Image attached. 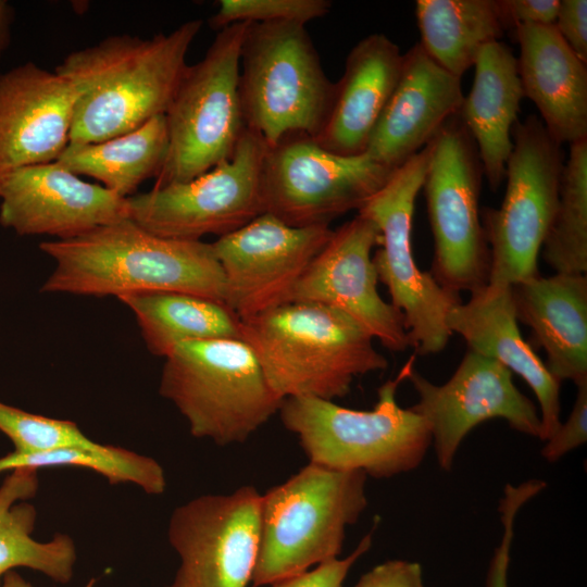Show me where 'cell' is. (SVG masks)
Wrapping results in <instances>:
<instances>
[{"label":"cell","instance_id":"cell-11","mask_svg":"<svg viewBox=\"0 0 587 587\" xmlns=\"http://www.w3.org/2000/svg\"><path fill=\"white\" fill-rule=\"evenodd\" d=\"M428 161L426 146L396 168L358 211L380 232L373 263L378 280L388 289L390 303L404 316L410 347L419 355L436 354L446 348L452 335L446 324L447 315L462 302L458 294L440 286L430 273L421 271L413 255V213Z\"/></svg>","mask_w":587,"mask_h":587},{"label":"cell","instance_id":"cell-9","mask_svg":"<svg viewBox=\"0 0 587 587\" xmlns=\"http://www.w3.org/2000/svg\"><path fill=\"white\" fill-rule=\"evenodd\" d=\"M512 140L501 207L480 211L490 251L488 285L496 287L539 275L538 257L557 211L564 165L561 145L534 114L515 124Z\"/></svg>","mask_w":587,"mask_h":587},{"label":"cell","instance_id":"cell-31","mask_svg":"<svg viewBox=\"0 0 587 587\" xmlns=\"http://www.w3.org/2000/svg\"><path fill=\"white\" fill-rule=\"evenodd\" d=\"M61 465L92 470L112 485L133 483L148 495H161L166 487L164 471L154 459L99 442L92 447H67L36 453L13 451L0 458V473Z\"/></svg>","mask_w":587,"mask_h":587},{"label":"cell","instance_id":"cell-16","mask_svg":"<svg viewBox=\"0 0 587 587\" xmlns=\"http://www.w3.org/2000/svg\"><path fill=\"white\" fill-rule=\"evenodd\" d=\"M329 226L294 227L264 212L212 242L225 280V304L248 319L288 303L309 264L333 235Z\"/></svg>","mask_w":587,"mask_h":587},{"label":"cell","instance_id":"cell-29","mask_svg":"<svg viewBox=\"0 0 587 587\" xmlns=\"http://www.w3.org/2000/svg\"><path fill=\"white\" fill-rule=\"evenodd\" d=\"M415 15L423 50L460 78L505 30L497 0H417Z\"/></svg>","mask_w":587,"mask_h":587},{"label":"cell","instance_id":"cell-38","mask_svg":"<svg viewBox=\"0 0 587 587\" xmlns=\"http://www.w3.org/2000/svg\"><path fill=\"white\" fill-rule=\"evenodd\" d=\"M354 587H426L422 566L408 560H389L361 576Z\"/></svg>","mask_w":587,"mask_h":587},{"label":"cell","instance_id":"cell-23","mask_svg":"<svg viewBox=\"0 0 587 587\" xmlns=\"http://www.w3.org/2000/svg\"><path fill=\"white\" fill-rule=\"evenodd\" d=\"M402 64L399 47L382 33L357 42L335 83L325 122L313 139L341 155L365 152L374 127L396 86Z\"/></svg>","mask_w":587,"mask_h":587},{"label":"cell","instance_id":"cell-15","mask_svg":"<svg viewBox=\"0 0 587 587\" xmlns=\"http://www.w3.org/2000/svg\"><path fill=\"white\" fill-rule=\"evenodd\" d=\"M417 402L411 409L427 424L438 464L452 469L467 434L492 419L540 439L541 422L534 402L514 385L512 373L500 362L467 350L452 376L434 384L412 369L408 378Z\"/></svg>","mask_w":587,"mask_h":587},{"label":"cell","instance_id":"cell-33","mask_svg":"<svg viewBox=\"0 0 587 587\" xmlns=\"http://www.w3.org/2000/svg\"><path fill=\"white\" fill-rule=\"evenodd\" d=\"M218 8L209 20L214 29L235 23L308 22L327 15L328 0H220Z\"/></svg>","mask_w":587,"mask_h":587},{"label":"cell","instance_id":"cell-41","mask_svg":"<svg viewBox=\"0 0 587 587\" xmlns=\"http://www.w3.org/2000/svg\"><path fill=\"white\" fill-rule=\"evenodd\" d=\"M0 587H33L29 582L17 574L15 571L8 572L1 582Z\"/></svg>","mask_w":587,"mask_h":587},{"label":"cell","instance_id":"cell-40","mask_svg":"<svg viewBox=\"0 0 587 587\" xmlns=\"http://www.w3.org/2000/svg\"><path fill=\"white\" fill-rule=\"evenodd\" d=\"M14 10L7 0H0V59L11 41Z\"/></svg>","mask_w":587,"mask_h":587},{"label":"cell","instance_id":"cell-27","mask_svg":"<svg viewBox=\"0 0 587 587\" xmlns=\"http://www.w3.org/2000/svg\"><path fill=\"white\" fill-rule=\"evenodd\" d=\"M38 489L37 470L16 469L0 487V585L15 567L40 572L55 583L66 584L74 574L76 548L71 537L57 534L38 541L32 533L36 509L27 499Z\"/></svg>","mask_w":587,"mask_h":587},{"label":"cell","instance_id":"cell-26","mask_svg":"<svg viewBox=\"0 0 587 587\" xmlns=\"http://www.w3.org/2000/svg\"><path fill=\"white\" fill-rule=\"evenodd\" d=\"M134 313L148 350L165 358L177 345L191 340L241 339V321L224 303L180 291L120 297Z\"/></svg>","mask_w":587,"mask_h":587},{"label":"cell","instance_id":"cell-37","mask_svg":"<svg viewBox=\"0 0 587 587\" xmlns=\"http://www.w3.org/2000/svg\"><path fill=\"white\" fill-rule=\"evenodd\" d=\"M553 25L572 51L587 64V1L560 0Z\"/></svg>","mask_w":587,"mask_h":587},{"label":"cell","instance_id":"cell-34","mask_svg":"<svg viewBox=\"0 0 587 587\" xmlns=\"http://www.w3.org/2000/svg\"><path fill=\"white\" fill-rule=\"evenodd\" d=\"M545 487V483L540 479H529L516 486L505 485L498 509L502 523V536L490 560L485 587H509L510 551L516 515L520 509L540 494Z\"/></svg>","mask_w":587,"mask_h":587},{"label":"cell","instance_id":"cell-25","mask_svg":"<svg viewBox=\"0 0 587 587\" xmlns=\"http://www.w3.org/2000/svg\"><path fill=\"white\" fill-rule=\"evenodd\" d=\"M474 67L473 85L459 116L475 143L490 189L497 190L505 179L524 92L517 60L502 41L485 45Z\"/></svg>","mask_w":587,"mask_h":587},{"label":"cell","instance_id":"cell-14","mask_svg":"<svg viewBox=\"0 0 587 587\" xmlns=\"http://www.w3.org/2000/svg\"><path fill=\"white\" fill-rule=\"evenodd\" d=\"M260 512L261 494L249 485L175 509L167 533L180 562L166 587H247L259 552Z\"/></svg>","mask_w":587,"mask_h":587},{"label":"cell","instance_id":"cell-4","mask_svg":"<svg viewBox=\"0 0 587 587\" xmlns=\"http://www.w3.org/2000/svg\"><path fill=\"white\" fill-rule=\"evenodd\" d=\"M367 475L309 462L261 495L253 587L300 575L339 558L346 529L365 508Z\"/></svg>","mask_w":587,"mask_h":587},{"label":"cell","instance_id":"cell-32","mask_svg":"<svg viewBox=\"0 0 587 587\" xmlns=\"http://www.w3.org/2000/svg\"><path fill=\"white\" fill-rule=\"evenodd\" d=\"M0 430L14 445V452L36 453L67 447H92L71 421L33 414L0 402Z\"/></svg>","mask_w":587,"mask_h":587},{"label":"cell","instance_id":"cell-20","mask_svg":"<svg viewBox=\"0 0 587 587\" xmlns=\"http://www.w3.org/2000/svg\"><path fill=\"white\" fill-rule=\"evenodd\" d=\"M464 96L457 77L414 45L402 54L396 86L374 127L365 153L396 170L424 149L459 114Z\"/></svg>","mask_w":587,"mask_h":587},{"label":"cell","instance_id":"cell-17","mask_svg":"<svg viewBox=\"0 0 587 587\" xmlns=\"http://www.w3.org/2000/svg\"><path fill=\"white\" fill-rule=\"evenodd\" d=\"M380 232L358 214L337 229L297 282L289 302H313L335 308L359 323L390 351L410 347L403 314L377 290L372 251Z\"/></svg>","mask_w":587,"mask_h":587},{"label":"cell","instance_id":"cell-18","mask_svg":"<svg viewBox=\"0 0 587 587\" xmlns=\"http://www.w3.org/2000/svg\"><path fill=\"white\" fill-rule=\"evenodd\" d=\"M125 218L127 198L57 161L17 168L0 186V224L22 236L70 239Z\"/></svg>","mask_w":587,"mask_h":587},{"label":"cell","instance_id":"cell-35","mask_svg":"<svg viewBox=\"0 0 587 587\" xmlns=\"http://www.w3.org/2000/svg\"><path fill=\"white\" fill-rule=\"evenodd\" d=\"M576 387V399L567 420L560 424L541 449V455L549 462L560 460L587 441V383Z\"/></svg>","mask_w":587,"mask_h":587},{"label":"cell","instance_id":"cell-39","mask_svg":"<svg viewBox=\"0 0 587 587\" xmlns=\"http://www.w3.org/2000/svg\"><path fill=\"white\" fill-rule=\"evenodd\" d=\"M505 29L520 25H551L560 0H497Z\"/></svg>","mask_w":587,"mask_h":587},{"label":"cell","instance_id":"cell-7","mask_svg":"<svg viewBox=\"0 0 587 587\" xmlns=\"http://www.w3.org/2000/svg\"><path fill=\"white\" fill-rule=\"evenodd\" d=\"M334 89L305 25L248 24L240 51L241 111L246 128L267 147L291 134L315 137Z\"/></svg>","mask_w":587,"mask_h":587},{"label":"cell","instance_id":"cell-5","mask_svg":"<svg viewBox=\"0 0 587 587\" xmlns=\"http://www.w3.org/2000/svg\"><path fill=\"white\" fill-rule=\"evenodd\" d=\"M413 369V357L384 383L372 410L341 407L312 397L284 399L279 415L311 463L340 471H361L389 478L420 466L432 436L426 422L396 399L398 386Z\"/></svg>","mask_w":587,"mask_h":587},{"label":"cell","instance_id":"cell-6","mask_svg":"<svg viewBox=\"0 0 587 587\" xmlns=\"http://www.w3.org/2000/svg\"><path fill=\"white\" fill-rule=\"evenodd\" d=\"M164 360L161 396L177 408L192 436L218 446L245 442L284 401L242 339L185 341Z\"/></svg>","mask_w":587,"mask_h":587},{"label":"cell","instance_id":"cell-36","mask_svg":"<svg viewBox=\"0 0 587 587\" xmlns=\"http://www.w3.org/2000/svg\"><path fill=\"white\" fill-rule=\"evenodd\" d=\"M372 546V532L346 558H337L300 575L277 582L272 587H342L350 569Z\"/></svg>","mask_w":587,"mask_h":587},{"label":"cell","instance_id":"cell-21","mask_svg":"<svg viewBox=\"0 0 587 587\" xmlns=\"http://www.w3.org/2000/svg\"><path fill=\"white\" fill-rule=\"evenodd\" d=\"M517 323L511 286L488 284L452 308L446 320L451 334H459L469 350L500 362L526 382L539 404L540 440L546 441L561 424V384L523 339Z\"/></svg>","mask_w":587,"mask_h":587},{"label":"cell","instance_id":"cell-30","mask_svg":"<svg viewBox=\"0 0 587 587\" xmlns=\"http://www.w3.org/2000/svg\"><path fill=\"white\" fill-rule=\"evenodd\" d=\"M542 258L555 273L587 271V138L570 145Z\"/></svg>","mask_w":587,"mask_h":587},{"label":"cell","instance_id":"cell-28","mask_svg":"<svg viewBox=\"0 0 587 587\" xmlns=\"http://www.w3.org/2000/svg\"><path fill=\"white\" fill-rule=\"evenodd\" d=\"M165 115L126 134L93 143H68L57 162L128 198L150 177H157L167 154Z\"/></svg>","mask_w":587,"mask_h":587},{"label":"cell","instance_id":"cell-19","mask_svg":"<svg viewBox=\"0 0 587 587\" xmlns=\"http://www.w3.org/2000/svg\"><path fill=\"white\" fill-rule=\"evenodd\" d=\"M75 92L34 62L0 74V186L13 171L58 160L70 142Z\"/></svg>","mask_w":587,"mask_h":587},{"label":"cell","instance_id":"cell-2","mask_svg":"<svg viewBox=\"0 0 587 587\" xmlns=\"http://www.w3.org/2000/svg\"><path fill=\"white\" fill-rule=\"evenodd\" d=\"M39 248L54 262L43 292L118 299L180 291L225 303L224 275L212 243L159 237L130 218Z\"/></svg>","mask_w":587,"mask_h":587},{"label":"cell","instance_id":"cell-24","mask_svg":"<svg viewBox=\"0 0 587 587\" xmlns=\"http://www.w3.org/2000/svg\"><path fill=\"white\" fill-rule=\"evenodd\" d=\"M511 291L516 320L545 350L549 373L560 384L587 383L586 274H539L511 286Z\"/></svg>","mask_w":587,"mask_h":587},{"label":"cell","instance_id":"cell-1","mask_svg":"<svg viewBox=\"0 0 587 587\" xmlns=\"http://www.w3.org/2000/svg\"><path fill=\"white\" fill-rule=\"evenodd\" d=\"M202 24L186 21L150 38L113 35L66 54L54 72L75 92L68 143L100 142L164 115Z\"/></svg>","mask_w":587,"mask_h":587},{"label":"cell","instance_id":"cell-10","mask_svg":"<svg viewBox=\"0 0 587 587\" xmlns=\"http://www.w3.org/2000/svg\"><path fill=\"white\" fill-rule=\"evenodd\" d=\"M422 189L434 239L432 276L444 288L470 294L488 284L490 251L480 221L483 166L459 114L428 142Z\"/></svg>","mask_w":587,"mask_h":587},{"label":"cell","instance_id":"cell-12","mask_svg":"<svg viewBox=\"0 0 587 587\" xmlns=\"http://www.w3.org/2000/svg\"><path fill=\"white\" fill-rule=\"evenodd\" d=\"M267 146L246 129L233 155L183 183L127 198L128 218L159 237L200 241L245 226L264 213L261 172Z\"/></svg>","mask_w":587,"mask_h":587},{"label":"cell","instance_id":"cell-3","mask_svg":"<svg viewBox=\"0 0 587 587\" xmlns=\"http://www.w3.org/2000/svg\"><path fill=\"white\" fill-rule=\"evenodd\" d=\"M240 321L241 339L283 400L334 401L350 391L355 377L388 366L359 323L325 304L288 302Z\"/></svg>","mask_w":587,"mask_h":587},{"label":"cell","instance_id":"cell-8","mask_svg":"<svg viewBox=\"0 0 587 587\" xmlns=\"http://www.w3.org/2000/svg\"><path fill=\"white\" fill-rule=\"evenodd\" d=\"M248 24L220 29L204 57L186 67L164 114L168 148L155 188L193 179L233 155L247 129L239 72Z\"/></svg>","mask_w":587,"mask_h":587},{"label":"cell","instance_id":"cell-13","mask_svg":"<svg viewBox=\"0 0 587 587\" xmlns=\"http://www.w3.org/2000/svg\"><path fill=\"white\" fill-rule=\"evenodd\" d=\"M394 171L365 152L336 154L309 135L291 134L266 149L263 210L294 227L329 226L345 213L358 212Z\"/></svg>","mask_w":587,"mask_h":587},{"label":"cell","instance_id":"cell-22","mask_svg":"<svg viewBox=\"0 0 587 587\" xmlns=\"http://www.w3.org/2000/svg\"><path fill=\"white\" fill-rule=\"evenodd\" d=\"M520 46L517 71L524 92L559 145L587 138V64L551 25L514 28Z\"/></svg>","mask_w":587,"mask_h":587}]
</instances>
